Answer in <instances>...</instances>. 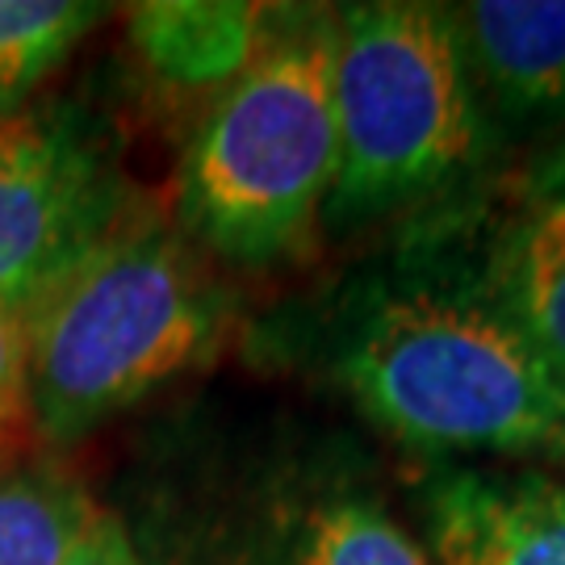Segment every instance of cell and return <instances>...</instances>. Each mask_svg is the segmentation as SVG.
Listing matches in <instances>:
<instances>
[{
    "mask_svg": "<svg viewBox=\"0 0 565 565\" xmlns=\"http://www.w3.org/2000/svg\"><path fill=\"white\" fill-rule=\"evenodd\" d=\"M247 348L327 385L424 461L565 469V373L478 289L461 205L394 231L373 260L273 310Z\"/></svg>",
    "mask_w": 565,
    "mask_h": 565,
    "instance_id": "6da1fadb",
    "label": "cell"
},
{
    "mask_svg": "<svg viewBox=\"0 0 565 565\" xmlns=\"http://www.w3.org/2000/svg\"><path fill=\"white\" fill-rule=\"evenodd\" d=\"M142 565H431L348 427L193 411L139 452L118 507Z\"/></svg>",
    "mask_w": 565,
    "mask_h": 565,
    "instance_id": "7a4b0ae2",
    "label": "cell"
},
{
    "mask_svg": "<svg viewBox=\"0 0 565 565\" xmlns=\"http://www.w3.org/2000/svg\"><path fill=\"white\" fill-rule=\"evenodd\" d=\"M21 319L34 436L55 452L214 361L235 294L172 214L139 198Z\"/></svg>",
    "mask_w": 565,
    "mask_h": 565,
    "instance_id": "3957f363",
    "label": "cell"
},
{
    "mask_svg": "<svg viewBox=\"0 0 565 565\" xmlns=\"http://www.w3.org/2000/svg\"><path fill=\"white\" fill-rule=\"evenodd\" d=\"M335 184L323 239L411 226L478 198L499 130L448 4H335Z\"/></svg>",
    "mask_w": 565,
    "mask_h": 565,
    "instance_id": "277c9868",
    "label": "cell"
},
{
    "mask_svg": "<svg viewBox=\"0 0 565 565\" xmlns=\"http://www.w3.org/2000/svg\"><path fill=\"white\" fill-rule=\"evenodd\" d=\"M335 4H281L260 55L184 142L172 223L205 260L268 273L323 243L335 184Z\"/></svg>",
    "mask_w": 565,
    "mask_h": 565,
    "instance_id": "5b68a950",
    "label": "cell"
},
{
    "mask_svg": "<svg viewBox=\"0 0 565 565\" xmlns=\"http://www.w3.org/2000/svg\"><path fill=\"white\" fill-rule=\"evenodd\" d=\"M135 202L114 142L81 105L0 109V310L25 315Z\"/></svg>",
    "mask_w": 565,
    "mask_h": 565,
    "instance_id": "8992f818",
    "label": "cell"
},
{
    "mask_svg": "<svg viewBox=\"0 0 565 565\" xmlns=\"http://www.w3.org/2000/svg\"><path fill=\"white\" fill-rule=\"evenodd\" d=\"M411 503L431 565H565V469L424 461Z\"/></svg>",
    "mask_w": 565,
    "mask_h": 565,
    "instance_id": "52a82bcc",
    "label": "cell"
},
{
    "mask_svg": "<svg viewBox=\"0 0 565 565\" xmlns=\"http://www.w3.org/2000/svg\"><path fill=\"white\" fill-rule=\"evenodd\" d=\"M461 243L490 306L565 373V142L499 202H465Z\"/></svg>",
    "mask_w": 565,
    "mask_h": 565,
    "instance_id": "ba28073f",
    "label": "cell"
},
{
    "mask_svg": "<svg viewBox=\"0 0 565 565\" xmlns=\"http://www.w3.org/2000/svg\"><path fill=\"white\" fill-rule=\"evenodd\" d=\"M494 130L565 121V0L448 4Z\"/></svg>",
    "mask_w": 565,
    "mask_h": 565,
    "instance_id": "9c48e42d",
    "label": "cell"
},
{
    "mask_svg": "<svg viewBox=\"0 0 565 565\" xmlns=\"http://www.w3.org/2000/svg\"><path fill=\"white\" fill-rule=\"evenodd\" d=\"M277 4L147 0L126 13V42L142 76L177 97L214 102L260 55Z\"/></svg>",
    "mask_w": 565,
    "mask_h": 565,
    "instance_id": "30bf717a",
    "label": "cell"
},
{
    "mask_svg": "<svg viewBox=\"0 0 565 565\" xmlns=\"http://www.w3.org/2000/svg\"><path fill=\"white\" fill-rule=\"evenodd\" d=\"M102 503L46 448L0 457V565H63Z\"/></svg>",
    "mask_w": 565,
    "mask_h": 565,
    "instance_id": "8fae6325",
    "label": "cell"
},
{
    "mask_svg": "<svg viewBox=\"0 0 565 565\" xmlns=\"http://www.w3.org/2000/svg\"><path fill=\"white\" fill-rule=\"evenodd\" d=\"M105 13L84 0H0V109L30 102Z\"/></svg>",
    "mask_w": 565,
    "mask_h": 565,
    "instance_id": "7c38bea8",
    "label": "cell"
},
{
    "mask_svg": "<svg viewBox=\"0 0 565 565\" xmlns=\"http://www.w3.org/2000/svg\"><path fill=\"white\" fill-rule=\"evenodd\" d=\"M42 448L30 415V352H25V319L0 310V457Z\"/></svg>",
    "mask_w": 565,
    "mask_h": 565,
    "instance_id": "4fadbf2b",
    "label": "cell"
},
{
    "mask_svg": "<svg viewBox=\"0 0 565 565\" xmlns=\"http://www.w3.org/2000/svg\"><path fill=\"white\" fill-rule=\"evenodd\" d=\"M63 565H142V557L139 548H135V541H130L126 524L118 520V511L102 507L97 520L88 524V532L76 541V548L67 553Z\"/></svg>",
    "mask_w": 565,
    "mask_h": 565,
    "instance_id": "5bb4252c",
    "label": "cell"
}]
</instances>
